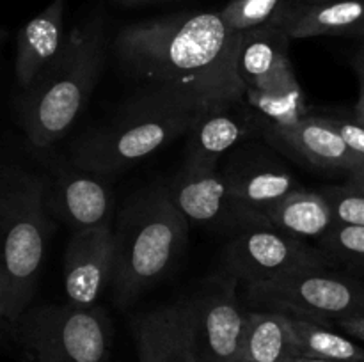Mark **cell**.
<instances>
[{"label": "cell", "instance_id": "1", "mask_svg": "<svg viewBox=\"0 0 364 362\" xmlns=\"http://www.w3.org/2000/svg\"><path fill=\"white\" fill-rule=\"evenodd\" d=\"M238 38L219 11H203L127 25L114 48L124 71L146 87L173 89L208 103L240 102L245 89L237 75Z\"/></svg>", "mask_w": 364, "mask_h": 362}, {"label": "cell", "instance_id": "2", "mask_svg": "<svg viewBox=\"0 0 364 362\" xmlns=\"http://www.w3.org/2000/svg\"><path fill=\"white\" fill-rule=\"evenodd\" d=\"M46 185L45 170L0 158V312L13 325L31 307L53 229Z\"/></svg>", "mask_w": 364, "mask_h": 362}, {"label": "cell", "instance_id": "3", "mask_svg": "<svg viewBox=\"0 0 364 362\" xmlns=\"http://www.w3.org/2000/svg\"><path fill=\"white\" fill-rule=\"evenodd\" d=\"M213 103L166 87H146L103 126L77 138L70 162L110 176L128 169L188 133Z\"/></svg>", "mask_w": 364, "mask_h": 362}, {"label": "cell", "instance_id": "4", "mask_svg": "<svg viewBox=\"0 0 364 362\" xmlns=\"http://www.w3.org/2000/svg\"><path fill=\"white\" fill-rule=\"evenodd\" d=\"M105 46L100 18L71 28L48 66L20 92L18 121L32 148L46 151L73 126L100 80Z\"/></svg>", "mask_w": 364, "mask_h": 362}, {"label": "cell", "instance_id": "5", "mask_svg": "<svg viewBox=\"0 0 364 362\" xmlns=\"http://www.w3.org/2000/svg\"><path fill=\"white\" fill-rule=\"evenodd\" d=\"M110 286L117 305L127 307L169 273L181 258L188 222L173 204L166 185L135 194L117 215Z\"/></svg>", "mask_w": 364, "mask_h": 362}, {"label": "cell", "instance_id": "6", "mask_svg": "<svg viewBox=\"0 0 364 362\" xmlns=\"http://www.w3.org/2000/svg\"><path fill=\"white\" fill-rule=\"evenodd\" d=\"M11 341L21 362H107L112 322L95 305H39L14 322Z\"/></svg>", "mask_w": 364, "mask_h": 362}, {"label": "cell", "instance_id": "7", "mask_svg": "<svg viewBox=\"0 0 364 362\" xmlns=\"http://www.w3.org/2000/svg\"><path fill=\"white\" fill-rule=\"evenodd\" d=\"M244 295L256 309L323 325L364 314V280L336 266L306 268L267 283L247 284Z\"/></svg>", "mask_w": 364, "mask_h": 362}, {"label": "cell", "instance_id": "8", "mask_svg": "<svg viewBox=\"0 0 364 362\" xmlns=\"http://www.w3.org/2000/svg\"><path fill=\"white\" fill-rule=\"evenodd\" d=\"M322 266L336 265L318 247L272 226L235 233L224 248V270L244 286Z\"/></svg>", "mask_w": 364, "mask_h": 362}, {"label": "cell", "instance_id": "9", "mask_svg": "<svg viewBox=\"0 0 364 362\" xmlns=\"http://www.w3.org/2000/svg\"><path fill=\"white\" fill-rule=\"evenodd\" d=\"M238 284L223 270L191 297L196 362H240L245 311L238 302Z\"/></svg>", "mask_w": 364, "mask_h": 362}, {"label": "cell", "instance_id": "10", "mask_svg": "<svg viewBox=\"0 0 364 362\" xmlns=\"http://www.w3.org/2000/svg\"><path fill=\"white\" fill-rule=\"evenodd\" d=\"M166 188L173 204L180 209L188 224L233 233L270 226L265 215L245 208L231 195L219 169L208 172L180 169Z\"/></svg>", "mask_w": 364, "mask_h": 362}, {"label": "cell", "instance_id": "11", "mask_svg": "<svg viewBox=\"0 0 364 362\" xmlns=\"http://www.w3.org/2000/svg\"><path fill=\"white\" fill-rule=\"evenodd\" d=\"M46 206L73 231L112 224L114 194L100 174L78 169L70 160L48 158L46 162Z\"/></svg>", "mask_w": 364, "mask_h": 362}, {"label": "cell", "instance_id": "12", "mask_svg": "<svg viewBox=\"0 0 364 362\" xmlns=\"http://www.w3.org/2000/svg\"><path fill=\"white\" fill-rule=\"evenodd\" d=\"M223 174L231 195L245 208L262 215L283 201L290 192L301 188L297 177L281 163L274 153L255 142H242L228 153ZM269 219V216H267Z\"/></svg>", "mask_w": 364, "mask_h": 362}, {"label": "cell", "instance_id": "13", "mask_svg": "<svg viewBox=\"0 0 364 362\" xmlns=\"http://www.w3.org/2000/svg\"><path fill=\"white\" fill-rule=\"evenodd\" d=\"M258 133L255 119L244 102H220L210 105L187 133L183 170L208 172L231 149Z\"/></svg>", "mask_w": 364, "mask_h": 362}, {"label": "cell", "instance_id": "14", "mask_svg": "<svg viewBox=\"0 0 364 362\" xmlns=\"http://www.w3.org/2000/svg\"><path fill=\"white\" fill-rule=\"evenodd\" d=\"M114 229L112 224L73 231L64 254V291L68 304L95 305L112 280Z\"/></svg>", "mask_w": 364, "mask_h": 362}, {"label": "cell", "instance_id": "15", "mask_svg": "<svg viewBox=\"0 0 364 362\" xmlns=\"http://www.w3.org/2000/svg\"><path fill=\"white\" fill-rule=\"evenodd\" d=\"M267 146L284 156L318 167L323 170H343L355 172L359 162L343 138L329 124L326 116L308 114L295 124L283 128H267L262 133Z\"/></svg>", "mask_w": 364, "mask_h": 362}, {"label": "cell", "instance_id": "16", "mask_svg": "<svg viewBox=\"0 0 364 362\" xmlns=\"http://www.w3.org/2000/svg\"><path fill=\"white\" fill-rule=\"evenodd\" d=\"M132 329L139 362H196L191 297L137 316Z\"/></svg>", "mask_w": 364, "mask_h": 362}, {"label": "cell", "instance_id": "17", "mask_svg": "<svg viewBox=\"0 0 364 362\" xmlns=\"http://www.w3.org/2000/svg\"><path fill=\"white\" fill-rule=\"evenodd\" d=\"M290 41L279 27L242 32L237 46V75L244 89L276 91L299 82L288 55Z\"/></svg>", "mask_w": 364, "mask_h": 362}, {"label": "cell", "instance_id": "18", "mask_svg": "<svg viewBox=\"0 0 364 362\" xmlns=\"http://www.w3.org/2000/svg\"><path fill=\"white\" fill-rule=\"evenodd\" d=\"M279 28L290 39L364 35V0H288Z\"/></svg>", "mask_w": 364, "mask_h": 362}, {"label": "cell", "instance_id": "19", "mask_svg": "<svg viewBox=\"0 0 364 362\" xmlns=\"http://www.w3.org/2000/svg\"><path fill=\"white\" fill-rule=\"evenodd\" d=\"M64 0H53L20 28L16 38L18 87L23 91L57 55L64 41Z\"/></svg>", "mask_w": 364, "mask_h": 362}, {"label": "cell", "instance_id": "20", "mask_svg": "<svg viewBox=\"0 0 364 362\" xmlns=\"http://www.w3.org/2000/svg\"><path fill=\"white\" fill-rule=\"evenodd\" d=\"M297 357L294 330L287 314L245 311L240 362H291Z\"/></svg>", "mask_w": 364, "mask_h": 362}, {"label": "cell", "instance_id": "21", "mask_svg": "<svg viewBox=\"0 0 364 362\" xmlns=\"http://www.w3.org/2000/svg\"><path fill=\"white\" fill-rule=\"evenodd\" d=\"M270 226L295 238H320L334 227L331 206L320 192L297 188L269 212Z\"/></svg>", "mask_w": 364, "mask_h": 362}, {"label": "cell", "instance_id": "22", "mask_svg": "<svg viewBox=\"0 0 364 362\" xmlns=\"http://www.w3.org/2000/svg\"><path fill=\"white\" fill-rule=\"evenodd\" d=\"M288 318L294 330L299 357L333 362H364V348L347 334H340L331 329V325L311 319L295 316Z\"/></svg>", "mask_w": 364, "mask_h": 362}, {"label": "cell", "instance_id": "23", "mask_svg": "<svg viewBox=\"0 0 364 362\" xmlns=\"http://www.w3.org/2000/svg\"><path fill=\"white\" fill-rule=\"evenodd\" d=\"M242 102L255 119L258 133L267 128L290 126L309 114L306 96L299 82L276 91L245 89Z\"/></svg>", "mask_w": 364, "mask_h": 362}, {"label": "cell", "instance_id": "24", "mask_svg": "<svg viewBox=\"0 0 364 362\" xmlns=\"http://www.w3.org/2000/svg\"><path fill=\"white\" fill-rule=\"evenodd\" d=\"M320 251L336 266L364 280V227L334 224L318 240Z\"/></svg>", "mask_w": 364, "mask_h": 362}, {"label": "cell", "instance_id": "25", "mask_svg": "<svg viewBox=\"0 0 364 362\" xmlns=\"http://www.w3.org/2000/svg\"><path fill=\"white\" fill-rule=\"evenodd\" d=\"M288 0H230L219 11L230 31H255L262 27H279Z\"/></svg>", "mask_w": 364, "mask_h": 362}, {"label": "cell", "instance_id": "26", "mask_svg": "<svg viewBox=\"0 0 364 362\" xmlns=\"http://www.w3.org/2000/svg\"><path fill=\"white\" fill-rule=\"evenodd\" d=\"M331 206L334 222L364 227V190L352 185H329L318 190Z\"/></svg>", "mask_w": 364, "mask_h": 362}, {"label": "cell", "instance_id": "27", "mask_svg": "<svg viewBox=\"0 0 364 362\" xmlns=\"http://www.w3.org/2000/svg\"><path fill=\"white\" fill-rule=\"evenodd\" d=\"M331 126L338 131L352 155L358 158L359 170L364 169V124L359 123L355 117H340V116H326Z\"/></svg>", "mask_w": 364, "mask_h": 362}, {"label": "cell", "instance_id": "28", "mask_svg": "<svg viewBox=\"0 0 364 362\" xmlns=\"http://www.w3.org/2000/svg\"><path fill=\"white\" fill-rule=\"evenodd\" d=\"M334 325H336L341 332L347 334L348 337H352V339L363 341L364 343V314L338 319Z\"/></svg>", "mask_w": 364, "mask_h": 362}, {"label": "cell", "instance_id": "29", "mask_svg": "<svg viewBox=\"0 0 364 362\" xmlns=\"http://www.w3.org/2000/svg\"><path fill=\"white\" fill-rule=\"evenodd\" d=\"M354 117L364 124V78H359V96L354 106Z\"/></svg>", "mask_w": 364, "mask_h": 362}, {"label": "cell", "instance_id": "30", "mask_svg": "<svg viewBox=\"0 0 364 362\" xmlns=\"http://www.w3.org/2000/svg\"><path fill=\"white\" fill-rule=\"evenodd\" d=\"M352 64H354V70L358 73V77L364 78V35L361 38V45H359L358 52H355Z\"/></svg>", "mask_w": 364, "mask_h": 362}, {"label": "cell", "instance_id": "31", "mask_svg": "<svg viewBox=\"0 0 364 362\" xmlns=\"http://www.w3.org/2000/svg\"><path fill=\"white\" fill-rule=\"evenodd\" d=\"M11 330H13V323L0 312V339H11Z\"/></svg>", "mask_w": 364, "mask_h": 362}, {"label": "cell", "instance_id": "32", "mask_svg": "<svg viewBox=\"0 0 364 362\" xmlns=\"http://www.w3.org/2000/svg\"><path fill=\"white\" fill-rule=\"evenodd\" d=\"M347 183L352 185V187L361 188V190H364V169L363 170H355V172L348 174Z\"/></svg>", "mask_w": 364, "mask_h": 362}, {"label": "cell", "instance_id": "33", "mask_svg": "<svg viewBox=\"0 0 364 362\" xmlns=\"http://www.w3.org/2000/svg\"><path fill=\"white\" fill-rule=\"evenodd\" d=\"M291 362H333V361H320V358H308V357H297Z\"/></svg>", "mask_w": 364, "mask_h": 362}, {"label": "cell", "instance_id": "34", "mask_svg": "<svg viewBox=\"0 0 364 362\" xmlns=\"http://www.w3.org/2000/svg\"><path fill=\"white\" fill-rule=\"evenodd\" d=\"M124 4H146V2H155V0H121Z\"/></svg>", "mask_w": 364, "mask_h": 362}, {"label": "cell", "instance_id": "35", "mask_svg": "<svg viewBox=\"0 0 364 362\" xmlns=\"http://www.w3.org/2000/svg\"><path fill=\"white\" fill-rule=\"evenodd\" d=\"M6 38H7L6 31H4V28H0V46H2V43L6 41Z\"/></svg>", "mask_w": 364, "mask_h": 362}]
</instances>
